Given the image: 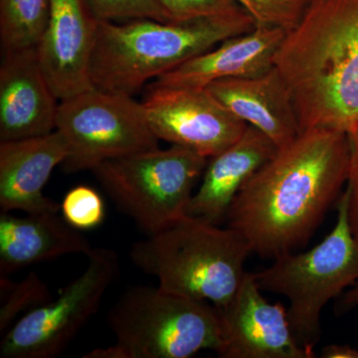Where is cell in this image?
<instances>
[{
    "instance_id": "cell-13",
    "label": "cell",
    "mask_w": 358,
    "mask_h": 358,
    "mask_svg": "<svg viewBox=\"0 0 358 358\" xmlns=\"http://www.w3.org/2000/svg\"><path fill=\"white\" fill-rule=\"evenodd\" d=\"M57 101L40 66L36 47L3 52L0 65V141L55 131Z\"/></svg>"
},
{
    "instance_id": "cell-4",
    "label": "cell",
    "mask_w": 358,
    "mask_h": 358,
    "mask_svg": "<svg viewBox=\"0 0 358 358\" xmlns=\"http://www.w3.org/2000/svg\"><path fill=\"white\" fill-rule=\"evenodd\" d=\"M251 250L238 231L183 216L131 245V262L164 291L226 307L237 293Z\"/></svg>"
},
{
    "instance_id": "cell-11",
    "label": "cell",
    "mask_w": 358,
    "mask_h": 358,
    "mask_svg": "<svg viewBox=\"0 0 358 358\" xmlns=\"http://www.w3.org/2000/svg\"><path fill=\"white\" fill-rule=\"evenodd\" d=\"M254 273H245L237 293L220 317L223 358H312L315 352L294 338L282 303L264 298Z\"/></svg>"
},
{
    "instance_id": "cell-5",
    "label": "cell",
    "mask_w": 358,
    "mask_h": 358,
    "mask_svg": "<svg viewBox=\"0 0 358 358\" xmlns=\"http://www.w3.org/2000/svg\"><path fill=\"white\" fill-rule=\"evenodd\" d=\"M348 202L345 189L338 200L336 225L319 245L303 253L278 256L271 267L254 273L261 291L288 299L289 327L310 352L322 334V310L358 282V243L348 221Z\"/></svg>"
},
{
    "instance_id": "cell-2",
    "label": "cell",
    "mask_w": 358,
    "mask_h": 358,
    "mask_svg": "<svg viewBox=\"0 0 358 358\" xmlns=\"http://www.w3.org/2000/svg\"><path fill=\"white\" fill-rule=\"evenodd\" d=\"M274 63L301 133L358 129V0H312L287 31Z\"/></svg>"
},
{
    "instance_id": "cell-6",
    "label": "cell",
    "mask_w": 358,
    "mask_h": 358,
    "mask_svg": "<svg viewBox=\"0 0 358 358\" xmlns=\"http://www.w3.org/2000/svg\"><path fill=\"white\" fill-rule=\"evenodd\" d=\"M108 322L124 358H189L222 345L217 308L159 287L124 292Z\"/></svg>"
},
{
    "instance_id": "cell-21",
    "label": "cell",
    "mask_w": 358,
    "mask_h": 358,
    "mask_svg": "<svg viewBox=\"0 0 358 358\" xmlns=\"http://www.w3.org/2000/svg\"><path fill=\"white\" fill-rule=\"evenodd\" d=\"M61 212L65 220L80 231L94 229L105 219L102 196L88 185L75 186L66 193Z\"/></svg>"
},
{
    "instance_id": "cell-1",
    "label": "cell",
    "mask_w": 358,
    "mask_h": 358,
    "mask_svg": "<svg viewBox=\"0 0 358 358\" xmlns=\"http://www.w3.org/2000/svg\"><path fill=\"white\" fill-rule=\"evenodd\" d=\"M350 154L348 134L301 131L245 183L228 211V226L263 258L306 246L348 183Z\"/></svg>"
},
{
    "instance_id": "cell-25",
    "label": "cell",
    "mask_w": 358,
    "mask_h": 358,
    "mask_svg": "<svg viewBox=\"0 0 358 358\" xmlns=\"http://www.w3.org/2000/svg\"><path fill=\"white\" fill-rule=\"evenodd\" d=\"M350 138V173L346 192L348 195V221L358 243V129L348 134Z\"/></svg>"
},
{
    "instance_id": "cell-3",
    "label": "cell",
    "mask_w": 358,
    "mask_h": 358,
    "mask_svg": "<svg viewBox=\"0 0 358 358\" xmlns=\"http://www.w3.org/2000/svg\"><path fill=\"white\" fill-rule=\"evenodd\" d=\"M256 26L247 11L181 23L100 21L90 70L92 83L95 88L134 96L150 80Z\"/></svg>"
},
{
    "instance_id": "cell-18",
    "label": "cell",
    "mask_w": 358,
    "mask_h": 358,
    "mask_svg": "<svg viewBox=\"0 0 358 358\" xmlns=\"http://www.w3.org/2000/svg\"><path fill=\"white\" fill-rule=\"evenodd\" d=\"M93 249L81 231L54 212L15 216L0 213V275Z\"/></svg>"
},
{
    "instance_id": "cell-15",
    "label": "cell",
    "mask_w": 358,
    "mask_h": 358,
    "mask_svg": "<svg viewBox=\"0 0 358 358\" xmlns=\"http://www.w3.org/2000/svg\"><path fill=\"white\" fill-rule=\"evenodd\" d=\"M286 33L282 28L256 26L252 31L224 40L152 84L204 89L218 80L264 74L274 67L275 53Z\"/></svg>"
},
{
    "instance_id": "cell-19",
    "label": "cell",
    "mask_w": 358,
    "mask_h": 358,
    "mask_svg": "<svg viewBox=\"0 0 358 358\" xmlns=\"http://www.w3.org/2000/svg\"><path fill=\"white\" fill-rule=\"evenodd\" d=\"M51 0H0L2 52L38 45L50 16Z\"/></svg>"
},
{
    "instance_id": "cell-12",
    "label": "cell",
    "mask_w": 358,
    "mask_h": 358,
    "mask_svg": "<svg viewBox=\"0 0 358 358\" xmlns=\"http://www.w3.org/2000/svg\"><path fill=\"white\" fill-rule=\"evenodd\" d=\"M99 25L85 0H51L50 16L36 51L59 101L94 88L90 70Z\"/></svg>"
},
{
    "instance_id": "cell-24",
    "label": "cell",
    "mask_w": 358,
    "mask_h": 358,
    "mask_svg": "<svg viewBox=\"0 0 358 358\" xmlns=\"http://www.w3.org/2000/svg\"><path fill=\"white\" fill-rule=\"evenodd\" d=\"M173 23L234 15L246 11L237 0H157Z\"/></svg>"
},
{
    "instance_id": "cell-20",
    "label": "cell",
    "mask_w": 358,
    "mask_h": 358,
    "mask_svg": "<svg viewBox=\"0 0 358 358\" xmlns=\"http://www.w3.org/2000/svg\"><path fill=\"white\" fill-rule=\"evenodd\" d=\"M1 306H0V333L6 334L20 313L30 312L51 301L46 285L35 272L30 273L20 282H10L7 275H0Z\"/></svg>"
},
{
    "instance_id": "cell-9",
    "label": "cell",
    "mask_w": 358,
    "mask_h": 358,
    "mask_svg": "<svg viewBox=\"0 0 358 358\" xmlns=\"http://www.w3.org/2000/svg\"><path fill=\"white\" fill-rule=\"evenodd\" d=\"M86 270L55 300L26 313L2 336L1 358H53L64 352L98 313L120 273L114 250L93 248Z\"/></svg>"
},
{
    "instance_id": "cell-10",
    "label": "cell",
    "mask_w": 358,
    "mask_h": 358,
    "mask_svg": "<svg viewBox=\"0 0 358 358\" xmlns=\"http://www.w3.org/2000/svg\"><path fill=\"white\" fill-rule=\"evenodd\" d=\"M143 109L159 140L189 148L207 159L243 136L248 124L225 109L206 88L147 85Z\"/></svg>"
},
{
    "instance_id": "cell-26",
    "label": "cell",
    "mask_w": 358,
    "mask_h": 358,
    "mask_svg": "<svg viewBox=\"0 0 358 358\" xmlns=\"http://www.w3.org/2000/svg\"><path fill=\"white\" fill-rule=\"evenodd\" d=\"M322 357L358 358V350L350 345H327L322 350Z\"/></svg>"
},
{
    "instance_id": "cell-7",
    "label": "cell",
    "mask_w": 358,
    "mask_h": 358,
    "mask_svg": "<svg viewBox=\"0 0 358 358\" xmlns=\"http://www.w3.org/2000/svg\"><path fill=\"white\" fill-rule=\"evenodd\" d=\"M208 159L171 145L107 160L92 173L117 208L148 236L186 215Z\"/></svg>"
},
{
    "instance_id": "cell-14",
    "label": "cell",
    "mask_w": 358,
    "mask_h": 358,
    "mask_svg": "<svg viewBox=\"0 0 358 358\" xmlns=\"http://www.w3.org/2000/svg\"><path fill=\"white\" fill-rule=\"evenodd\" d=\"M69 155L57 129L44 136L0 141V208L24 213L61 211V203L43 194L52 173Z\"/></svg>"
},
{
    "instance_id": "cell-23",
    "label": "cell",
    "mask_w": 358,
    "mask_h": 358,
    "mask_svg": "<svg viewBox=\"0 0 358 358\" xmlns=\"http://www.w3.org/2000/svg\"><path fill=\"white\" fill-rule=\"evenodd\" d=\"M100 21L154 20L171 22L157 0H85Z\"/></svg>"
},
{
    "instance_id": "cell-8",
    "label": "cell",
    "mask_w": 358,
    "mask_h": 358,
    "mask_svg": "<svg viewBox=\"0 0 358 358\" xmlns=\"http://www.w3.org/2000/svg\"><path fill=\"white\" fill-rule=\"evenodd\" d=\"M56 129L69 147L62 164L68 173L92 171L107 160L159 148L143 103L95 87L60 101Z\"/></svg>"
},
{
    "instance_id": "cell-27",
    "label": "cell",
    "mask_w": 358,
    "mask_h": 358,
    "mask_svg": "<svg viewBox=\"0 0 358 358\" xmlns=\"http://www.w3.org/2000/svg\"><path fill=\"white\" fill-rule=\"evenodd\" d=\"M339 299L341 300L338 301V308L341 313L350 312L353 308H358V282L341 294Z\"/></svg>"
},
{
    "instance_id": "cell-22",
    "label": "cell",
    "mask_w": 358,
    "mask_h": 358,
    "mask_svg": "<svg viewBox=\"0 0 358 358\" xmlns=\"http://www.w3.org/2000/svg\"><path fill=\"white\" fill-rule=\"evenodd\" d=\"M312 0H237L257 26L289 31L298 25Z\"/></svg>"
},
{
    "instance_id": "cell-16",
    "label": "cell",
    "mask_w": 358,
    "mask_h": 358,
    "mask_svg": "<svg viewBox=\"0 0 358 358\" xmlns=\"http://www.w3.org/2000/svg\"><path fill=\"white\" fill-rule=\"evenodd\" d=\"M206 89L231 114L262 131L278 148L301 134L288 87L275 66L255 77L218 80Z\"/></svg>"
},
{
    "instance_id": "cell-17",
    "label": "cell",
    "mask_w": 358,
    "mask_h": 358,
    "mask_svg": "<svg viewBox=\"0 0 358 358\" xmlns=\"http://www.w3.org/2000/svg\"><path fill=\"white\" fill-rule=\"evenodd\" d=\"M277 150L262 131L247 127L239 140L209 159L186 214L220 225L240 189Z\"/></svg>"
}]
</instances>
